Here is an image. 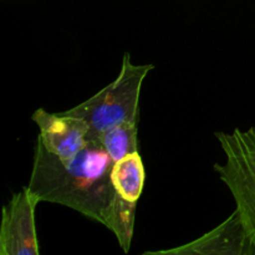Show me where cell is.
Here are the masks:
<instances>
[{"label":"cell","instance_id":"6","mask_svg":"<svg viewBox=\"0 0 255 255\" xmlns=\"http://www.w3.org/2000/svg\"><path fill=\"white\" fill-rule=\"evenodd\" d=\"M144 254L249 255V249L243 227L238 214L234 211L223 223L191 243L166 251L146 252Z\"/></svg>","mask_w":255,"mask_h":255},{"label":"cell","instance_id":"8","mask_svg":"<svg viewBox=\"0 0 255 255\" xmlns=\"http://www.w3.org/2000/svg\"><path fill=\"white\" fill-rule=\"evenodd\" d=\"M137 125V122H125L112 127L100 136L102 144L115 162L132 152L138 151Z\"/></svg>","mask_w":255,"mask_h":255},{"label":"cell","instance_id":"1","mask_svg":"<svg viewBox=\"0 0 255 255\" xmlns=\"http://www.w3.org/2000/svg\"><path fill=\"white\" fill-rule=\"evenodd\" d=\"M114 163L101 139L92 134H87L84 148L67 159L47 151L37 138L27 187L41 202L67 207L106 226L121 198L111 181Z\"/></svg>","mask_w":255,"mask_h":255},{"label":"cell","instance_id":"7","mask_svg":"<svg viewBox=\"0 0 255 255\" xmlns=\"http://www.w3.org/2000/svg\"><path fill=\"white\" fill-rule=\"evenodd\" d=\"M144 166L138 151L132 152L115 162L111 181L115 189L127 201L137 203L144 186Z\"/></svg>","mask_w":255,"mask_h":255},{"label":"cell","instance_id":"4","mask_svg":"<svg viewBox=\"0 0 255 255\" xmlns=\"http://www.w3.org/2000/svg\"><path fill=\"white\" fill-rule=\"evenodd\" d=\"M40 198L24 187L2 207L0 224V255H39L35 209Z\"/></svg>","mask_w":255,"mask_h":255},{"label":"cell","instance_id":"2","mask_svg":"<svg viewBox=\"0 0 255 255\" xmlns=\"http://www.w3.org/2000/svg\"><path fill=\"white\" fill-rule=\"evenodd\" d=\"M153 65H136L128 52L124 55L116 79L82 104L67 110V115L85 120L89 134L99 137L110 128L125 122H137L142 85Z\"/></svg>","mask_w":255,"mask_h":255},{"label":"cell","instance_id":"5","mask_svg":"<svg viewBox=\"0 0 255 255\" xmlns=\"http://www.w3.org/2000/svg\"><path fill=\"white\" fill-rule=\"evenodd\" d=\"M31 120L39 127L37 138L47 151L60 158H71L86 144L90 126L80 117L66 112L50 114L44 109H37Z\"/></svg>","mask_w":255,"mask_h":255},{"label":"cell","instance_id":"3","mask_svg":"<svg viewBox=\"0 0 255 255\" xmlns=\"http://www.w3.org/2000/svg\"><path fill=\"white\" fill-rule=\"evenodd\" d=\"M216 137L226 161L214 164V171L233 196L249 255H255V127L246 131L236 127L217 132Z\"/></svg>","mask_w":255,"mask_h":255}]
</instances>
